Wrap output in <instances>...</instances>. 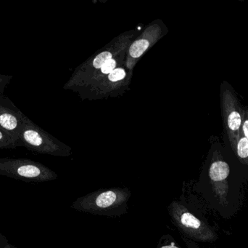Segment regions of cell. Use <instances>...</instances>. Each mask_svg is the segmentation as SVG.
Segmentation results:
<instances>
[{
	"label": "cell",
	"mask_w": 248,
	"mask_h": 248,
	"mask_svg": "<svg viewBox=\"0 0 248 248\" xmlns=\"http://www.w3.org/2000/svg\"><path fill=\"white\" fill-rule=\"evenodd\" d=\"M0 174L31 182H49L58 176L41 163L28 159L0 158Z\"/></svg>",
	"instance_id": "3957f363"
},
{
	"label": "cell",
	"mask_w": 248,
	"mask_h": 248,
	"mask_svg": "<svg viewBox=\"0 0 248 248\" xmlns=\"http://www.w3.org/2000/svg\"><path fill=\"white\" fill-rule=\"evenodd\" d=\"M20 147H26L33 152L58 154L61 147L49 134L38 127L29 117L22 127L18 136Z\"/></svg>",
	"instance_id": "277c9868"
},
{
	"label": "cell",
	"mask_w": 248,
	"mask_h": 248,
	"mask_svg": "<svg viewBox=\"0 0 248 248\" xmlns=\"http://www.w3.org/2000/svg\"><path fill=\"white\" fill-rule=\"evenodd\" d=\"M172 224L185 238L193 242L213 243L218 238L215 230L198 218L182 198L172 201L167 208Z\"/></svg>",
	"instance_id": "7a4b0ae2"
},
{
	"label": "cell",
	"mask_w": 248,
	"mask_h": 248,
	"mask_svg": "<svg viewBox=\"0 0 248 248\" xmlns=\"http://www.w3.org/2000/svg\"><path fill=\"white\" fill-rule=\"evenodd\" d=\"M112 54L110 52H103L99 54L93 61V65L96 68H101L102 66L109 60L111 59Z\"/></svg>",
	"instance_id": "7c38bea8"
},
{
	"label": "cell",
	"mask_w": 248,
	"mask_h": 248,
	"mask_svg": "<svg viewBox=\"0 0 248 248\" xmlns=\"http://www.w3.org/2000/svg\"><path fill=\"white\" fill-rule=\"evenodd\" d=\"M116 62L114 59L111 58V59L108 61L104 65L102 66L101 71L103 74H110L113 70L116 68Z\"/></svg>",
	"instance_id": "9a60e30c"
},
{
	"label": "cell",
	"mask_w": 248,
	"mask_h": 248,
	"mask_svg": "<svg viewBox=\"0 0 248 248\" xmlns=\"http://www.w3.org/2000/svg\"><path fill=\"white\" fill-rule=\"evenodd\" d=\"M27 118L11 99L0 96V130L18 142L19 134Z\"/></svg>",
	"instance_id": "8992f818"
},
{
	"label": "cell",
	"mask_w": 248,
	"mask_h": 248,
	"mask_svg": "<svg viewBox=\"0 0 248 248\" xmlns=\"http://www.w3.org/2000/svg\"><path fill=\"white\" fill-rule=\"evenodd\" d=\"M221 107L226 131L232 147L242 134L245 109L230 89H224L222 91Z\"/></svg>",
	"instance_id": "5b68a950"
},
{
	"label": "cell",
	"mask_w": 248,
	"mask_h": 248,
	"mask_svg": "<svg viewBox=\"0 0 248 248\" xmlns=\"http://www.w3.org/2000/svg\"><path fill=\"white\" fill-rule=\"evenodd\" d=\"M13 76L0 74V96L4 95V90L7 88L8 84L11 83Z\"/></svg>",
	"instance_id": "5bb4252c"
},
{
	"label": "cell",
	"mask_w": 248,
	"mask_h": 248,
	"mask_svg": "<svg viewBox=\"0 0 248 248\" xmlns=\"http://www.w3.org/2000/svg\"><path fill=\"white\" fill-rule=\"evenodd\" d=\"M150 42L147 39H141L135 41L130 47L129 54L132 58H137L141 56L148 48Z\"/></svg>",
	"instance_id": "9c48e42d"
},
{
	"label": "cell",
	"mask_w": 248,
	"mask_h": 248,
	"mask_svg": "<svg viewBox=\"0 0 248 248\" xmlns=\"http://www.w3.org/2000/svg\"><path fill=\"white\" fill-rule=\"evenodd\" d=\"M239 160L248 166V140L243 133L235 144L232 147Z\"/></svg>",
	"instance_id": "ba28073f"
},
{
	"label": "cell",
	"mask_w": 248,
	"mask_h": 248,
	"mask_svg": "<svg viewBox=\"0 0 248 248\" xmlns=\"http://www.w3.org/2000/svg\"><path fill=\"white\" fill-rule=\"evenodd\" d=\"M156 248H182L170 234H164L160 237Z\"/></svg>",
	"instance_id": "8fae6325"
},
{
	"label": "cell",
	"mask_w": 248,
	"mask_h": 248,
	"mask_svg": "<svg viewBox=\"0 0 248 248\" xmlns=\"http://www.w3.org/2000/svg\"><path fill=\"white\" fill-rule=\"evenodd\" d=\"M131 197V190L126 187L99 189L78 198L71 208L93 215L122 216L128 211V202Z\"/></svg>",
	"instance_id": "6da1fadb"
},
{
	"label": "cell",
	"mask_w": 248,
	"mask_h": 248,
	"mask_svg": "<svg viewBox=\"0 0 248 248\" xmlns=\"http://www.w3.org/2000/svg\"><path fill=\"white\" fill-rule=\"evenodd\" d=\"M242 133L248 140V109H245L244 118L242 125Z\"/></svg>",
	"instance_id": "2e32d148"
},
{
	"label": "cell",
	"mask_w": 248,
	"mask_h": 248,
	"mask_svg": "<svg viewBox=\"0 0 248 248\" xmlns=\"http://www.w3.org/2000/svg\"><path fill=\"white\" fill-rule=\"evenodd\" d=\"M125 77V71L123 68H116L109 74V80L111 82H118L123 80Z\"/></svg>",
	"instance_id": "4fadbf2b"
},
{
	"label": "cell",
	"mask_w": 248,
	"mask_h": 248,
	"mask_svg": "<svg viewBox=\"0 0 248 248\" xmlns=\"http://www.w3.org/2000/svg\"><path fill=\"white\" fill-rule=\"evenodd\" d=\"M20 147L19 143L13 139L10 135H7L4 131L0 130V149H16Z\"/></svg>",
	"instance_id": "30bf717a"
},
{
	"label": "cell",
	"mask_w": 248,
	"mask_h": 248,
	"mask_svg": "<svg viewBox=\"0 0 248 248\" xmlns=\"http://www.w3.org/2000/svg\"><path fill=\"white\" fill-rule=\"evenodd\" d=\"M230 174V165L221 158V156L220 158L216 157L213 159L208 171L210 183L215 195L223 201L225 200V197L228 192L227 180Z\"/></svg>",
	"instance_id": "52a82bcc"
}]
</instances>
